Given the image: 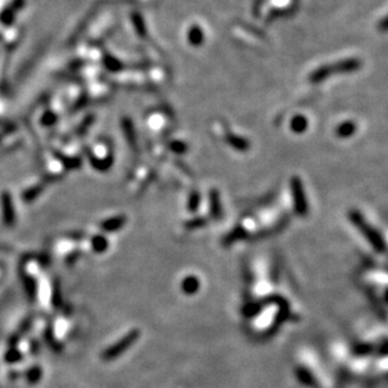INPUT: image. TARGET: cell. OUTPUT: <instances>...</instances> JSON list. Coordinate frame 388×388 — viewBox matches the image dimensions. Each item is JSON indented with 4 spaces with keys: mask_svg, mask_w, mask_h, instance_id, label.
I'll use <instances>...</instances> for the list:
<instances>
[{
    "mask_svg": "<svg viewBox=\"0 0 388 388\" xmlns=\"http://www.w3.org/2000/svg\"><path fill=\"white\" fill-rule=\"evenodd\" d=\"M348 217L349 221L358 229L359 233L366 238V240L371 244L372 248L377 253L383 254L386 251V243H384L383 236L381 235V233L376 228H373L371 224L364 219V216L358 210H351L348 212Z\"/></svg>",
    "mask_w": 388,
    "mask_h": 388,
    "instance_id": "6da1fadb",
    "label": "cell"
},
{
    "mask_svg": "<svg viewBox=\"0 0 388 388\" xmlns=\"http://www.w3.org/2000/svg\"><path fill=\"white\" fill-rule=\"evenodd\" d=\"M361 61L356 58L343 59V61L336 62V63L325 64V66H322L318 69H315L309 76V79L313 83H319V82H323L328 77L334 76V74L352 73V72L358 71L361 68Z\"/></svg>",
    "mask_w": 388,
    "mask_h": 388,
    "instance_id": "7a4b0ae2",
    "label": "cell"
},
{
    "mask_svg": "<svg viewBox=\"0 0 388 388\" xmlns=\"http://www.w3.org/2000/svg\"><path fill=\"white\" fill-rule=\"evenodd\" d=\"M141 332L138 329H132L130 333L126 334L125 337L120 339L118 342H116L115 344H112L111 347H108L107 349H104L103 353L101 354V358L104 362H111L113 359L118 358V357L122 356L127 349H130L136 342L140 338Z\"/></svg>",
    "mask_w": 388,
    "mask_h": 388,
    "instance_id": "3957f363",
    "label": "cell"
},
{
    "mask_svg": "<svg viewBox=\"0 0 388 388\" xmlns=\"http://www.w3.org/2000/svg\"><path fill=\"white\" fill-rule=\"evenodd\" d=\"M290 187H292V195H293V202H294V209L299 216H305L309 211L308 207L307 197H305L304 187H303L302 181L299 177L294 176L290 181Z\"/></svg>",
    "mask_w": 388,
    "mask_h": 388,
    "instance_id": "277c9868",
    "label": "cell"
},
{
    "mask_svg": "<svg viewBox=\"0 0 388 388\" xmlns=\"http://www.w3.org/2000/svg\"><path fill=\"white\" fill-rule=\"evenodd\" d=\"M295 376H297V378L299 379V382L303 386L308 388H322L319 382L317 381V378L313 376L312 372H310L309 369L304 368V367H298V368L295 369Z\"/></svg>",
    "mask_w": 388,
    "mask_h": 388,
    "instance_id": "5b68a950",
    "label": "cell"
},
{
    "mask_svg": "<svg viewBox=\"0 0 388 388\" xmlns=\"http://www.w3.org/2000/svg\"><path fill=\"white\" fill-rule=\"evenodd\" d=\"M2 206H3V220H4L5 225L8 226L14 225L15 214H14V210H13L12 199H10V196L8 194L3 195Z\"/></svg>",
    "mask_w": 388,
    "mask_h": 388,
    "instance_id": "8992f818",
    "label": "cell"
},
{
    "mask_svg": "<svg viewBox=\"0 0 388 388\" xmlns=\"http://www.w3.org/2000/svg\"><path fill=\"white\" fill-rule=\"evenodd\" d=\"M200 289V280L195 275H189L184 278L181 283V290L186 295H194L199 292Z\"/></svg>",
    "mask_w": 388,
    "mask_h": 388,
    "instance_id": "52a82bcc",
    "label": "cell"
},
{
    "mask_svg": "<svg viewBox=\"0 0 388 388\" xmlns=\"http://www.w3.org/2000/svg\"><path fill=\"white\" fill-rule=\"evenodd\" d=\"M210 210H211V216L214 219L220 220L223 216V206L220 201V195L217 190H211L210 191Z\"/></svg>",
    "mask_w": 388,
    "mask_h": 388,
    "instance_id": "ba28073f",
    "label": "cell"
},
{
    "mask_svg": "<svg viewBox=\"0 0 388 388\" xmlns=\"http://www.w3.org/2000/svg\"><path fill=\"white\" fill-rule=\"evenodd\" d=\"M20 278H22V283L23 285H24V289L28 298H29L30 302H34L35 297H37V280L25 273L20 274Z\"/></svg>",
    "mask_w": 388,
    "mask_h": 388,
    "instance_id": "9c48e42d",
    "label": "cell"
},
{
    "mask_svg": "<svg viewBox=\"0 0 388 388\" xmlns=\"http://www.w3.org/2000/svg\"><path fill=\"white\" fill-rule=\"evenodd\" d=\"M127 220H126L125 216H115L111 217L108 220H104L103 223L101 224V229L106 233H115V231H118L120 229H122L125 226V224Z\"/></svg>",
    "mask_w": 388,
    "mask_h": 388,
    "instance_id": "30bf717a",
    "label": "cell"
},
{
    "mask_svg": "<svg viewBox=\"0 0 388 388\" xmlns=\"http://www.w3.org/2000/svg\"><path fill=\"white\" fill-rule=\"evenodd\" d=\"M226 142L231 146L233 148H235L236 151H248L249 147H250V143H249L248 140L245 138L240 137V136L233 135V133H229L226 136Z\"/></svg>",
    "mask_w": 388,
    "mask_h": 388,
    "instance_id": "8fae6325",
    "label": "cell"
},
{
    "mask_svg": "<svg viewBox=\"0 0 388 388\" xmlns=\"http://www.w3.org/2000/svg\"><path fill=\"white\" fill-rule=\"evenodd\" d=\"M357 131V126L356 123L352 122V121H347V122H343L341 123V125L337 127V136L341 138H347V137H351V136H353L354 133H356Z\"/></svg>",
    "mask_w": 388,
    "mask_h": 388,
    "instance_id": "7c38bea8",
    "label": "cell"
},
{
    "mask_svg": "<svg viewBox=\"0 0 388 388\" xmlns=\"http://www.w3.org/2000/svg\"><path fill=\"white\" fill-rule=\"evenodd\" d=\"M187 35H189L190 44L195 45V47H199L204 42V32H202L199 25H192Z\"/></svg>",
    "mask_w": 388,
    "mask_h": 388,
    "instance_id": "4fadbf2b",
    "label": "cell"
},
{
    "mask_svg": "<svg viewBox=\"0 0 388 388\" xmlns=\"http://www.w3.org/2000/svg\"><path fill=\"white\" fill-rule=\"evenodd\" d=\"M290 128H292L293 132L298 133V135L305 132L308 128V120L302 115L294 116L292 122H290Z\"/></svg>",
    "mask_w": 388,
    "mask_h": 388,
    "instance_id": "5bb4252c",
    "label": "cell"
},
{
    "mask_svg": "<svg viewBox=\"0 0 388 388\" xmlns=\"http://www.w3.org/2000/svg\"><path fill=\"white\" fill-rule=\"evenodd\" d=\"M245 236H246L245 229L244 228H235L233 231H231V233H229L228 235L224 238L223 244L225 246L231 245V244H234L235 241H239V240H241V239H244Z\"/></svg>",
    "mask_w": 388,
    "mask_h": 388,
    "instance_id": "9a60e30c",
    "label": "cell"
},
{
    "mask_svg": "<svg viewBox=\"0 0 388 388\" xmlns=\"http://www.w3.org/2000/svg\"><path fill=\"white\" fill-rule=\"evenodd\" d=\"M91 245L92 249H93L94 253L102 254L108 249V240H107L104 236L102 235H96L92 238L91 240Z\"/></svg>",
    "mask_w": 388,
    "mask_h": 388,
    "instance_id": "2e32d148",
    "label": "cell"
},
{
    "mask_svg": "<svg viewBox=\"0 0 388 388\" xmlns=\"http://www.w3.org/2000/svg\"><path fill=\"white\" fill-rule=\"evenodd\" d=\"M42 376H43V371L39 366L30 367V368L27 371V373H25V378H27V382L29 384L39 383V381L42 379Z\"/></svg>",
    "mask_w": 388,
    "mask_h": 388,
    "instance_id": "e0dca14e",
    "label": "cell"
},
{
    "mask_svg": "<svg viewBox=\"0 0 388 388\" xmlns=\"http://www.w3.org/2000/svg\"><path fill=\"white\" fill-rule=\"evenodd\" d=\"M200 200H201V196L197 191H192L190 194L189 201H187V209L190 210L191 212H195L200 206Z\"/></svg>",
    "mask_w": 388,
    "mask_h": 388,
    "instance_id": "ac0fdd59",
    "label": "cell"
},
{
    "mask_svg": "<svg viewBox=\"0 0 388 388\" xmlns=\"http://www.w3.org/2000/svg\"><path fill=\"white\" fill-rule=\"evenodd\" d=\"M4 358L7 363H10V364L18 363V362H20V359H22V353H20L17 348L12 347V348L5 353Z\"/></svg>",
    "mask_w": 388,
    "mask_h": 388,
    "instance_id": "d6986e66",
    "label": "cell"
},
{
    "mask_svg": "<svg viewBox=\"0 0 388 388\" xmlns=\"http://www.w3.org/2000/svg\"><path fill=\"white\" fill-rule=\"evenodd\" d=\"M45 341H47L48 346L52 348L53 352H57V353H61L62 352V344H59L58 342L56 341L54 336H53V332L52 329H48L47 332H45Z\"/></svg>",
    "mask_w": 388,
    "mask_h": 388,
    "instance_id": "ffe728a7",
    "label": "cell"
},
{
    "mask_svg": "<svg viewBox=\"0 0 388 388\" xmlns=\"http://www.w3.org/2000/svg\"><path fill=\"white\" fill-rule=\"evenodd\" d=\"M207 220L205 217H195V219L189 220L187 223H185V228L190 229V230H195V229L202 228V226L206 225Z\"/></svg>",
    "mask_w": 388,
    "mask_h": 388,
    "instance_id": "44dd1931",
    "label": "cell"
},
{
    "mask_svg": "<svg viewBox=\"0 0 388 388\" xmlns=\"http://www.w3.org/2000/svg\"><path fill=\"white\" fill-rule=\"evenodd\" d=\"M372 351H373V348H372L371 344L362 343L358 344V346L354 348V354H357V356H367V354L371 353Z\"/></svg>",
    "mask_w": 388,
    "mask_h": 388,
    "instance_id": "7402d4cb",
    "label": "cell"
},
{
    "mask_svg": "<svg viewBox=\"0 0 388 388\" xmlns=\"http://www.w3.org/2000/svg\"><path fill=\"white\" fill-rule=\"evenodd\" d=\"M52 300L54 307H61L62 305V293H61V289H59L58 283H54V287H53Z\"/></svg>",
    "mask_w": 388,
    "mask_h": 388,
    "instance_id": "603a6c76",
    "label": "cell"
},
{
    "mask_svg": "<svg viewBox=\"0 0 388 388\" xmlns=\"http://www.w3.org/2000/svg\"><path fill=\"white\" fill-rule=\"evenodd\" d=\"M133 23H135L136 29L138 30V33H140V34H142V35L145 34V32H146L145 30V22H143L142 17H141L140 14L133 15Z\"/></svg>",
    "mask_w": 388,
    "mask_h": 388,
    "instance_id": "cb8c5ba5",
    "label": "cell"
},
{
    "mask_svg": "<svg viewBox=\"0 0 388 388\" xmlns=\"http://www.w3.org/2000/svg\"><path fill=\"white\" fill-rule=\"evenodd\" d=\"M171 150L177 153H184L185 151H186V145H185L184 142H180V141H177V142H172Z\"/></svg>",
    "mask_w": 388,
    "mask_h": 388,
    "instance_id": "d4e9b609",
    "label": "cell"
}]
</instances>
